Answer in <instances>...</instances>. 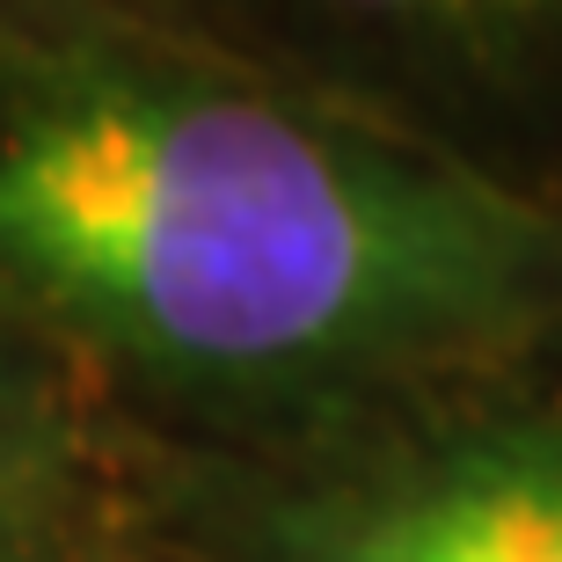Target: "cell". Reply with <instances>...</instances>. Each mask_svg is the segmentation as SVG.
I'll list each match as a JSON object with an SVG mask.
<instances>
[{
	"mask_svg": "<svg viewBox=\"0 0 562 562\" xmlns=\"http://www.w3.org/2000/svg\"><path fill=\"white\" fill-rule=\"evenodd\" d=\"M8 438H15V387L0 373V460H8Z\"/></svg>",
	"mask_w": 562,
	"mask_h": 562,
	"instance_id": "cell-5",
	"label": "cell"
},
{
	"mask_svg": "<svg viewBox=\"0 0 562 562\" xmlns=\"http://www.w3.org/2000/svg\"><path fill=\"white\" fill-rule=\"evenodd\" d=\"M212 533L234 562H562V395L475 387L271 453Z\"/></svg>",
	"mask_w": 562,
	"mask_h": 562,
	"instance_id": "cell-2",
	"label": "cell"
},
{
	"mask_svg": "<svg viewBox=\"0 0 562 562\" xmlns=\"http://www.w3.org/2000/svg\"><path fill=\"white\" fill-rule=\"evenodd\" d=\"M103 44H212L176 0H0V74Z\"/></svg>",
	"mask_w": 562,
	"mask_h": 562,
	"instance_id": "cell-4",
	"label": "cell"
},
{
	"mask_svg": "<svg viewBox=\"0 0 562 562\" xmlns=\"http://www.w3.org/2000/svg\"><path fill=\"white\" fill-rule=\"evenodd\" d=\"M0 300L263 453L562 351V205L220 44L0 74Z\"/></svg>",
	"mask_w": 562,
	"mask_h": 562,
	"instance_id": "cell-1",
	"label": "cell"
},
{
	"mask_svg": "<svg viewBox=\"0 0 562 562\" xmlns=\"http://www.w3.org/2000/svg\"><path fill=\"white\" fill-rule=\"evenodd\" d=\"M220 52L562 205V0H183Z\"/></svg>",
	"mask_w": 562,
	"mask_h": 562,
	"instance_id": "cell-3",
	"label": "cell"
}]
</instances>
